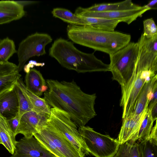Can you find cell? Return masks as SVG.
I'll list each match as a JSON object with an SVG mask.
<instances>
[{
	"mask_svg": "<svg viewBox=\"0 0 157 157\" xmlns=\"http://www.w3.org/2000/svg\"><path fill=\"white\" fill-rule=\"evenodd\" d=\"M137 43L138 53L134 71L128 82L121 88L120 105L122 108V119L133 112L136 99L144 85L157 75V51L142 37Z\"/></svg>",
	"mask_w": 157,
	"mask_h": 157,
	"instance_id": "cell-2",
	"label": "cell"
},
{
	"mask_svg": "<svg viewBox=\"0 0 157 157\" xmlns=\"http://www.w3.org/2000/svg\"><path fill=\"white\" fill-rule=\"evenodd\" d=\"M53 17L60 19L70 24L77 25H87L82 18L73 13L68 10L61 8H54L52 11Z\"/></svg>",
	"mask_w": 157,
	"mask_h": 157,
	"instance_id": "cell-23",
	"label": "cell"
},
{
	"mask_svg": "<svg viewBox=\"0 0 157 157\" xmlns=\"http://www.w3.org/2000/svg\"><path fill=\"white\" fill-rule=\"evenodd\" d=\"M17 52L14 41L6 37L0 40V61L7 62Z\"/></svg>",
	"mask_w": 157,
	"mask_h": 157,
	"instance_id": "cell-25",
	"label": "cell"
},
{
	"mask_svg": "<svg viewBox=\"0 0 157 157\" xmlns=\"http://www.w3.org/2000/svg\"><path fill=\"white\" fill-rule=\"evenodd\" d=\"M148 106H147L144 110L139 114H135L132 112L122 119V126L118 139L120 145L129 140L136 142L138 140L139 132L142 121L148 110Z\"/></svg>",
	"mask_w": 157,
	"mask_h": 157,
	"instance_id": "cell-13",
	"label": "cell"
},
{
	"mask_svg": "<svg viewBox=\"0 0 157 157\" xmlns=\"http://www.w3.org/2000/svg\"><path fill=\"white\" fill-rule=\"evenodd\" d=\"M16 84L22 91L33 111L50 115L51 108L44 98L38 97L29 90L21 78L17 80Z\"/></svg>",
	"mask_w": 157,
	"mask_h": 157,
	"instance_id": "cell-17",
	"label": "cell"
},
{
	"mask_svg": "<svg viewBox=\"0 0 157 157\" xmlns=\"http://www.w3.org/2000/svg\"><path fill=\"white\" fill-rule=\"evenodd\" d=\"M50 115L32 110L25 113L20 119L15 136L21 134L27 138L33 136L46 123Z\"/></svg>",
	"mask_w": 157,
	"mask_h": 157,
	"instance_id": "cell-11",
	"label": "cell"
},
{
	"mask_svg": "<svg viewBox=\"0 0 157 157\" xmlns=\"http://www.w3.org/2000/svg\"><path fill=\"white\" fill-rule=\"evenodd\" d=\"M67 31L68 38L73 42L109 55L126 45L131 39L129 34L87 25L69 24Z\"/></svg>",
	"mask_w": 157,
	"mask_h": 157,
	"instance_id": "cell-3",
	"label": "cell"
},
{
	"mask_svg": "<svg viewBox=\"0 0 157 157\" xmlns=\"http://www.w3.org/2000/svg\"><path fill=\"white\" fill-rule=\"evenodd\" d=\"M46 82L48 89L44 93V98L47 103L50 107L67 112L78 128L85 126L96 116L95 94L84 92L74 80L48 79Z\"/></svg>",
	"mask_w": 157,
	"mask_h": 157,
	"instance_id": "cell-1",
	"label": "cell"
},
{
	"mask_svg": "<svg viewBox=\"0 0 157 157\" xmlns=\"http://www.w3.org/2000/svg\"><path fill=\"white\" fill-rule=\"evenodd\" d=\"M9 157H55L35 137L24 136L16 141L14 153Z\"/></svg>",
	"mask_w": 157,
	"mask_h": 157,
	"instance_id": "cell-12",
	"label": "cell"
},
{
	"mask_svg": "<svg viewBox=\"0 0 157 157\" xmlns=\"http://www.w3.org/2000/svg\"><path fill=\"white\" fill-rule=\"evenodd\" d=\"M17 71V66L9 62L0 61V77L8 75Z\"/></svg>",
	"mask_w": 157,
	"mask_h": 157,
	"instance_id": "cell-30",
	"label": "cell"
},
{
	"mask_svg": "<svg viewBox=\"0 0 157 157\" xmlns=\"http://www.w3.org/2000/svg\"><path fill=\"white\" fill-rule=\"evenodd\" d=\"M19 73H16L0 77V95L13 88L17 80L21 77Z\"/></svg>",
	"mask_w": 157,
	"mask_h": 157,
	"instance_id": "cell-27",
	"label": "cell"
},
{
	"mask_svg": "<svg viewBox=\"0 0 157 157\" xmlns=\"http://www.w3.org/2000/svg\"><path fill=\"white\" fill-rule=\"evenodd\" d=\"M25 14L21 4L14 1H0V25L19 20Z\"/></svg>",
	"mask_w": 157,
	"mask_h": 157,
	"instance_id": "cell-14",
	"label": "cell"
},
{
	"mask_svg": "<svg viewBox=\"0 0 157 157\" xmlns=\"http://www.w3.org/2000/svg\"><path fill=\"white\" fill-rule=\"evenodd\" d=\"M157 3V0H152L150 1L146 5L151 9H153V8H154V6L156 5Z\"/></svg>",
	"mask_w": 157,
	"mask_h": 157,
	"instance_id": "cell-34",
	"label": "cell"
},
{
	"mask_svg": "<svg viewBox=\"0 0 157 157\" xmlns=\"http://www.w3.org/2000/svg\"><path fill=\"white\" fill-rule=\"evenodd\" d=\"M143 34L149 39L157 34V27L152 18H148L143 21Z\"/></svg>",
	"mask_w": 157,
	"mask_h": 157,
	"instance_id": "cell-29",
	"label": "cell"
},
{
	"mask_svg": "<svg viewBox=\"0 0 157 157\" xmlns=\"http://www.w3.org/2000/svg\"><path fill=\"white\" fill-rule=\"evenodd\" d=\"M138 53L136 43L128 44L109 55L110 71L112 79L117 82L121 88L127 83L134 71Z\"/></svg>",
	"mask_w": 157,
	"mask_h": 157,
	"instance_id": "cell-6",
	"label": "cell"
},
{
	"mask_svg": "<svg viewBox=\"0 0 157 157\" xmlns=\"http://www.w3.org/2000/svg\"><path fill=\"white\" fill-rule=\"evenodd\" d=\"M0 144H1V143H0Z\"/></svg>",
	"mask_w": 157,
	"mask_h": 157,
	"instance_id": "cell-35",
	"label": "cell"
},
{
	"mask_svg": "<svg viewBox=\"0 0 157 157\" xmlns=\"http://www.w3.org/2000/svg\"><path fill=\"white\" fill-rule=\"evenodd\" d=\"M52 39L49 34L36 32L27 36L19 44L17 54L18 64L17 71H21L25 64L30 58L40 56L46 54V46Z\"/></svg>",
	"mask_w": 157,
	"mask_h": 157,
	"instance_id": "cell-9",
	"label": "cell"
},
{
	"mask_svg": "<svg viewBox=\"0 0 157 157\" xmlns=\"http://www.w3.org/2000/svg\"><path fill=\"white\" fill-rule=\"evenodd\" d=\"M19 109L18 99L13 87L0 95V113L7 120L18 114Z\"/></svg>",
	"mask_w": 157,
	"mask_h": 157,
	"instance_id": "cell-15",
	"label": "cell"
},
{
	"mask_svg": "<svg viewBox=\"0 0 157 157\" xmlns=\"http://www.w3.org/2000/svg\"><path fill=\"white\" fill-rule=\"evenodd\" d=\"M25 82L26 88L39 97L48 89L46 82L42 74L35 68L30 69L26 72Z\"/></svg>",
	"mask_w": 157,
	"mask_h": 157,
	"instance_id": "cell-16",
	"label": "cell"
},
{
	"mask_svg": "<svg viewBox=\"0 0 157 157\" xmlns=\"http://www.w3.org/2000/svg\"><path fill=\"white\" fill-rule=\"evenodd\" d=\"M48 120L80 151L85 155L89 154L87 148L77 129V125L67 112L57 108H51Z\"/></svg>",
	"mask_w": 157,
	"mask_h": 157,
	"instance_id": "cell-8",
	"label": "cell"
},
{
	"mask_svg": "<svg viewBox=\"0 0 157 157\" xmlns=\"http://www.w3.org/2000/svg\"><path fill=\"white\" fill-rule=\"evenodd\" d=\"M13 88L18 99L19 107L18 116L20 119L24 114L32 111V109L24 94L16 83Z\"/></svg>",
	"mask_w": 157,
	"mask_h": 157,
	"instance_id": "cell-28",
	"label": "cell"
},
{
	"mask_svg": "<svg viewBox=\"0 0 157 157\" xmlns=\"http://www.w3.org/2000/svg\"><path fill=\"white\" fill-rule=\"evenodd\" d=\"M151 9L146 5L139 8L124 10L101 12H88L83 8L78 7L74 14L79 17H99L119 21L129 25L147 11Z\"/></svg>",
	"mask_w": 157,
	"mask_h": 157,
	"instance_id": "cell-10",
	"label": "cell"
},
{
	"mask_svg": "<svg viewBox=\"0 0 157 157\" xmlns=\"http://www.w3.org/2000/svg\"><path fill=\"white\" fill-rule=\"evenodd\" d=\"M7 120L10 127L15 134L20 120L18 114L15 117Z\"/></svg>",
	"mask_w": 157,
	"mask_h": 157,
	"instance_id": "cell-32",
	"label": "cell"
},
{
	"mask_svg": "<svg viewBox=\"0 0 157 157\" xmlns=\"http://www.w3.org/2000/svg\"><path fill=\"white\" fill-rule=\"evenodd\" d=\"M90 26L102 30L113 31L120 22L119 21L99 17H80Z\"/></svg>",
	"mask_w": 157,
	"mask_h": 157,
	"instance_id": "cell-22",
	"label": "cell"
},
{
	"mask_svg": "<svg viewBox=\"0 0 157 157\" xmlns=\"http://www.w3.org/2000/svg\"><path fill=\"white\" fill-rule=\"evenodd\" d=\"M49 55L63 67L78 73L110 71L109 64L97 58L94 53L83 52L73 43L62 38L54 41L49 49Z\"/></svg>",
	"mask_w": 157,
	"mask_h": 157,
	"instance_id": "cell-4",
	"label": "cell"
},
{
	"mask_svg": "<svg viewBox=\"0 0 157 157\" xmlns=\"http://www.w3.org/2000/svg\"><path fill=\"white\" fill-rule=\"evenodd\" d=\"M156 120L152 118L151 111L148 109L139 132L137 140L139 142L148 138L153 127L154 122Z\"/></svg>",
	"mask_w": 157,
	"mask_h": 157,
	"instance_id": "cell-26",
	"label": "cell"
},
{
	"mask_svg": "<svg viewBox=\"0 0 157 157\" xmlns=\"http://www.w3.org/2000/svg\"><path fill=\"white\" fill-rule=\"evenodd\" d=\"M112 157H140L138 143L129 140L120 144L117 153Z\"/></svg>",
	"mask_w": 157,
	"mask_h": 157,
	"instance_id": "cell-24",
	"label": "cell"
},
{
	"mask_svg": "<svg viewBox=\"0 0 157 157\" xmlns=\"http://www.w3.org/2000/svg\"><path fill=\"white\" fill-rule=\"evenodd\" d=\"M140 6L134 4L131 0L113 3L95 4L87 8H83L88 12H101L124 10L136 9Z\"/></svg>",
	"mask_w": 157,
	"mask_h": 157,
	"instance_id": "cell-21",
	"label": "cell"
},
{
	"mask_svg": "<svg viewBox=\"0 0 157 157\" xmlns=\"http://www.w3.org/2000/svg\"><path fill=\"white\" fill-rule=\"evenodd\" d=\"M150 111L152 118L156 120L157 119V104H156Z\"/></svg>",
	"mask_w": 157,
	"mask_h": 157,
	"instance_id": "cell-33",
	"label": "cell"
},
{
	"mask_svg": "<svg viewBox=\"0 0 157 157\" xmlns=\"http://www.w3.org/2000/svg\"><path fill=\"white\" fill-rule=\"evenodd\" d=\"M157 124L156 120L148 138L138 144L140 157H157Z\"/></svg>",
	"mask_w": 157,
	"mask_h": 157,
	"instance_id": "cell-20",
	"label": "cell"
},
{
	"mask_svg": "<svg viewBox=\"0 0 157 157\" xmlns=\"http://www.w3.org/2000/svg\"><path fill=\"white\" fill-rule=\"evenodd\" d=\"M153 97L150 101L148 106V109L151 110L153 107L157 104V81L155 82L153 87Z\"/></svg>",
	"mask_w": 157,
	"mask_h": 157,
	"instance_id": "cell-31",
	"label": "cell"
},
{
	"mask_svg": "<svg viewBox=\"0 0 157 157\" xmlns=\"http://www.w3.org/2000/svg\"><path fill=\"white\" fill-rule=\"evenodd\" d=\"M89 153L96 157H112L117 153L120 144L117 139L95 131L88 126L78 128Z\"/></svg>",
	"mask_w": 157,
	"mask_h": 157,
	"instance_id": "cell-7",
	"label": "cell"
},
{
	"mask_svg": "<svg viewBox=\"0 0 157 157\" xmlns=\"http://www.w3.org/2000/svg\"><path fill=\"white\" fill-rule=\"evenodd\" d=\"M15 136L7 119L0 113V143L12 155L15 148Z\"/></svg>",
	"mask_w": 157,
	"mask_h": 157,
	"instance_id": "cell-19",
	"label": "cell"
},
{
	"mask_svg": "<svg viewBox=\"0 0 157 157\" xmlns=\"http://www.w3.org/2000/svg\"><path fill=\"white\" fill-rule=\"evenodd\" d=\"M33 136L43 147L55 157L85 156L83 153L80 151L63 134L59 132L48 119L38 132L34 134Z\"/></svg>",
	"mask_w": 157,
	"mask_h": 157,
	"instance_id": "cell-5",
	"label": "cell"
},
{
	"mask_svg": "<svg viewBox=\"0 0 157 157\" xmlns=\"http://www.w3.org/2000/svg\"><path fill=\"white\" fill-rule=\"evenodd\" d=\"M157 75L151 80L146 83L140 91L135 102L134 109L132 112L135 114L141 113L146 107L148 106L153 95V87L157 81Z\"/></svg>",
	"mask_w": 157,
	"mask_h": 157,
	"instance_id": "cell-18",
	"label": "cell"
}]
</instances>
